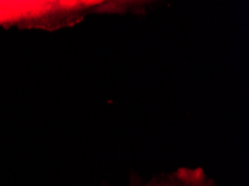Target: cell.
Listing matches in <instances>:
<instances>
[{"label": "cell", "instance_id": "cell-1", "mask_svg": "<svg viewBox=\"0 0 249 186\" xmlns=\"http://www.w3.org/2000/svg\"><path fill=\"white\" fill-rule=\"evenodd\" d=\"M145 186H217V184L202 169L181 168L154 177Z\"/></svg>", "mask_w": 249, "mask_h": 186}]
</instances>
